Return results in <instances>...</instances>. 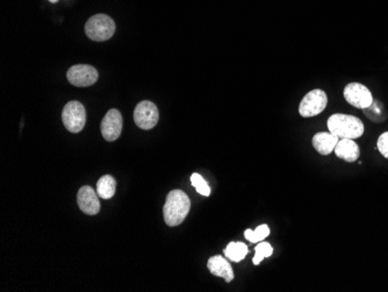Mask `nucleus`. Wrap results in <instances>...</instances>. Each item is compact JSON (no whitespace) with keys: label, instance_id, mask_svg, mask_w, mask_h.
Wrapping results in <instances>:
<instances>
[{"label":"nucleus","instance_id":"obj_4","mask_svg":"<svg viewBox=\"0 0 388 292\" xmlns=\"http://www.w3.org/2000/svg\"><path fill=\"white\" fill-rule=\"evenodd\" d=\"M62 120L67 131L72 133L82 132L86 123L85 107L79 101H69L67 105L64 106Z\"/></svg>","mask_w":388,"mask_h":292},{"label":"nucleus","instance_id":"obj_1","mask_svg":"<svg viewBox=\"0 0 388 292\" xmlns=\"http://www.w3.org/2000/svg\"><path fill=\"white\" fill-rule=\"evenodd\" d=\"M190 210L191 200L188 196L182 190H172L169 192L163 207L165 224L170 227L180 225L186 219Z\"/></svg>","mask_w":388,"mask_h":292},{"label":"nucleus","instance_id":"obj_3","mask_svg":"<svg viewBox=\"0 0 388 292\" xmlns=\"http://www.w3.org/2000/svg\"><path fill=\"white\" fill-rule=\"evenodd\" d=\"M85 33L92 41H107L116 33V23L109 15H94L86 21Z\"/></svg>","mask_w":388,"mask_h":292},{"label":"nucleus","instance_id":"obj_14","mask_svg":"<svg viewBox=\"0 0 388 292\" xmlns=\"http://www.w3.org/2000/svg\"><path fill=\"white\" fill-rule=\"evenodd\" d=\"M116 180L109 175H105L98 180L97 191L98 196L103 199H111L116 195Z\"/></svg>","mask_w":388,"mask_h":292},{"label":"nucleus","instance_id":"obj_7","mask_svg":"<svg viewBox=\"0 0 388 292\" xmlns=\"http://www.w3.org/2000/svg\"><path fill=\"white\" fill-rule=\"evenodd\" d=\"M160 119L157 106L149 101L138 103L134 110V121L136 126L149 131L156 126Z\"/></svg>","mask_w":388,"mask_h":292},{"label":"nucleus","instance_id":"obj_6","mask_svg":"<svg viewBox=\"0 0 388 292\" xmlns=\"http://www.w3.org/2000/svg\"><path fill=\"white\" fill-rule=\"evenodd\" d=\"M99 74L97 69L87 64H76L72 65L67 72V79L70 84L78 87H86L94 85L97 82Z\"/></svg>","mask_w":388,"mask_h":292},{"label":"nucleus","instance_id":"obj_8","mask_svg":"<svg viewBox=\"0 0 388 292\" xmlns=\"http://www.w3.org/2000/svg\"><path fill=\"white\" fill-rule=\"evenodd\" d=\"M344 98L350 105L365 110L372 105L374 97L371 91L360 83H350L344 89Z\"/></svg>","mask_w":388,"mask_h":292},{"label":"nucleus","instance_id":"obj_16","mask_svg":"<svg viewBox=\"0 0 388 292\" xmlns=\"http://www.w3.org/2000/svg\"><path fill=\"white\" fill-rule=\"evenodd\" d=\"M270 234V229L268 225H261L258 226L257 229L255 231H251V229H246L244 232V236H246V240H249L252 244H257V242H261L263 240L268 238Z\"/></svg>","mask_w":388,"mask_h":292},{"label":"nucleus","instance_id":"obj_20","mask_svg":"<svg viewBox=\"0 0 388 292\" xmlns=\"http://www.w3.org/2000/svg\"><path fill=\"white\" fill-rule=\"evenodd\" d=\"M49 1H50V3H52V4H55V3H57L58 0H49Z\"/></svg>","mask_w":388,"mask_h":292},{"label":"nucleus","instance_id":"obj_15","mask_svg":"<svg viewBox=\"0 0 388 292\" xmlns=\"http://www.w3.org/2000/svg\"><path fill=\"white\" fill-rule=\"evenodd\" d=\"M224 253L226 258L233 262H241L242 260L246 259V255L249 253V249H248V246L243 242H230V244H228Z\"/></svg>","mask_w":388,"mask_h":292},{"label":"nucleus","instance_id":"obj_17","mask_svg":"<svg viewBox=\"0 0 388 292\" xmlns=\"http://www.w3.org/2000/svg\"><path fill=\"white\" fill-rule=\"evenodd\" d=\"M255 256L252 262H254L255 266H258L259 263L266 259V258H270L271 255L273 254V248L271 244H268V242H261L258 244L255 248Z\"/></svg>","mask_w":388,"mask_h":292},{"label":"nucleus","instance_id":"obj_13","mask_svg":"<svg viewBox=\"0 0 388 292\" xmlns=\"http://www.w3.org/2000/svg\"><path fill=\"white\" fill-rule=\"evenodd\" d=\"M338 140L340 138H337L336 135L332 134L330 132H320L314 135L313 146L317 153L329 155L335 150Z\"/></svg>","mask_w":388,"mask_h":292},{"label":"nucleus","instance_id":"obj_10","mask_svg":"<svg viewBox=\"0 0 388 292\" xmlns=\"http://www.w3.org/2000/svg\"><path fill=\"white\" fill-rule=\"evenodd\" d=\"M97 191L91 187H82L77 194V204L82 212L89 216H96L100 211V202Z\"/></svg>","mask_w":388,"mask_h":292},{"label":"nucleus","instance_id":"obj_2","mask_svg":"<svg viewBox=\"0 0 388 292\" xmlns=\"http://www.w3.org/2000/svg\"><path fill=\"white\" fill-rule=\"evenodd\" d=\"M328 129L340 139H358L364 134V124L357 116L336 113L328 119Z\"/></svg>","mask_w":388,"mask_h":292},{"label":"nucleus","instance_id":"obj_12","mask_svg":"<svg viewBox=\"0 0 388 292\" xmlns=\"http://www.w3.org/2000/svg\"><path fill=\"white\" fill-rule=\"evenodd\" d=\"M337 158L345 162H356L360 156V149L352 139H340L335 147Z\"/></svg>","mask_w":388,"mask_h":292},{"label":"nucleus","instance_id":"obj_11","mask_svg":"<svg viewBox=\"0 0 388 292\" xmlns=\"http://www.w3.org/2000/svg\"><path fill=\"white\" fill-rule=\"evenodd\" d=\"M207 268L212 275L224 278L227 283H230L234 280V271L230 263L221 255H215L213 258H211L207 262Z\"/></svg>","mask_w":388,"mask_h":292},{"label":"nucleus","instance_id":"obj_18","mask_svg":"<svg viewBox=\"0 0 388 292\" xmlns=\"http://www.w3.org/2000/svg\"><path fill=\"white\" fill-rule=\"evenodd\" d=\"M191 183L200 195L205 196V197H208L211 195V187H209L208 183L199 174H193L191 176Z\"/></svg>","mask_w":388,"mask_h":292},{"label":"nucleus","instance_id":"obj_5","mask_svg":"<svg viewBox=\"0 0 388 292\" xmlns=\"http://www.w3.org/2000/svg\"><path fill=\"white\" fill-rule=\"evenodd\" d=\"M328 104V97L325 91L315 89L308 92L303 98V101L299 105V113L303 118L319 116L320 113L325 111Z\"/></svg>","mask_w":388,"mask_h":292},{"label":"nucleus","instance_id":"obj_9","mask_svg":"<svg viewBox=\"0 0 388 292\" xmlns=\"http://www.w3.org/2000/svg\"><path fill=\"white\" fill-rule=\"evenodd\" d=\"M122 132V116L118 110H109L101 121V134L109 143L119 139Z\"/></svg>","mask_w":388,"mask_h":292},{"label":"nucleus","instance_id":"obj_19","mask_svg":"<svg viewBox=\"0 0 388 292\" xmlns=\"http://www.w3.org/2000/svg\"><path fill=\"white\" fill-rule=\"evenodd\" d=\"M377 147L379 153L388 160V132H385L379 136Z\"/></svg>","mask_w":388,"mask_h":292}]
</instances>
